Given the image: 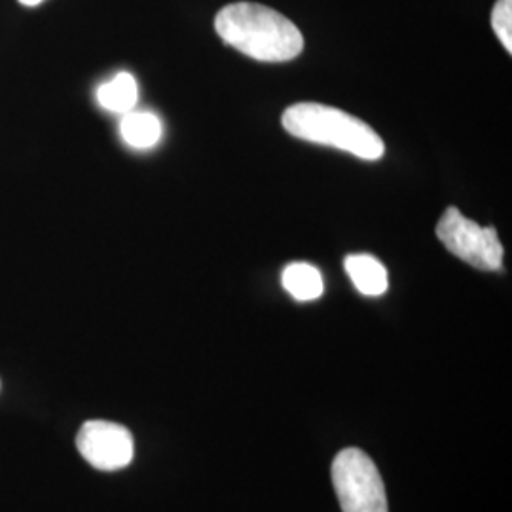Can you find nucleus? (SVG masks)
I'll list each match as a JSON object with an SVG mask.
<instances>
[{
  "mask_svg": "<svg viewBox=\"0 0 512 512\" xmlns=\"http://www.w3.org/2000/svg\"><path fill=\"white\" fill-rule=\"evenodd\" d=\"M215 29L228 46L256 61H291L304 48L302 33L291 19L253 2L224 6L215 18Z\"/></svg>",
  "mask_w": 512,
  "mask_h": 512,
  "instance_id": "nucleus-1",
  "label": "nucleus"
},
{
  "mask_svg": "<svg viewBox=\"0 0 512 512\" xmlns=\"http://www.w3.org/2000/svg\"><path fill=\"white\" fill-rule=\"evenodd\" d=\"M283 128L302 141L340 148L361 160L374 162L384 156V141L374 129L348 112L327 105H294L283 114Z\"/></svg>",
  "mask_w": 512,
  "mask_h": 512,
  "instance_id": "nucleus-2",
  "label": "nucleus"
},
{
  "mask_svg": "<svg viewBox=\"0 0 512 512\" xmlns=\"http://www.w3.org/2000/svg\"><path fill=\"white\" fill-rule=\"evenodd\" d=\"M332 484L344 512L389 511L380 471L359 448H346L334 458Z\"/></svg>",
  "mask_w": 512,
  "mask_h": 512,
  "instance_id": "nucleus-3",
  "label": "nucleus"
},
{
  "mask_svg": "<svg viewBox=\"0 0 512 512\" xmlns=\"http://www.w3.org/2000/svg\"><path fill=\"white\" fill-rule=\"evenodd\" d=\"M440 243L461 260L478 270L495 272L503 264V245L495 228H484L467 219L459 209L450 207L437 224Z\"/></svg>",
  "mask_w": 512,
  "mask_h": 512,
  "instance_id": "nucleus-4",
  "label": "nucleus"
},
{
  "mask_svg": "<svg viewBox=\"0 0 512 512\" xmlns=\"http://www.w3.org/2000/svg\"><path fill=\"white\" fill-rule=\"evenodd\" d=\"M76 446L80 456L99 471H120L135 454L133 437L124 425L112 421H86L78 431Z\"/></svg>",
  "mask_w": 512,
  "mask_h": 512,
  "instance_id": "nucleus-5",
  "label": "nucleus"
},
{
  "mask_svg": "<svg viewBox=\"0 0 512 512\" xmlns=\"http://www.w3.org/2000/svg\"><path fill=\"white\" fill-rule=\"evenodd\" d=\"M344 266L359 293L365 296H382L387 291V270L374 256L351 255L346 258Z\"/></svg>",
  "mask_w": 512,
  "mask_h": 512,
  "instance_id": "nucleus-6",
  "label": "nucleus"
},
{
  "mask_svg": "<svg viewBox=\"0 0 512 512\" xmlns=\"http://www.w3.org/2000/svg\"><path fill=\"white\" fill-rule=\"evenodd\" d=\"M120 133L129 147L145 150L158 145L162 139V122L156 114L147 110H131L122 118Z\"/></svg>",
  "mask_w": 512,
  "mask_h": 512,
  "instance_id": "nucleus-7",
  "label": "nucleus"
},
{
  "mask_svg": "<svg viewBox=\"0 0 512 512\" xmlns=\"http://www.w3.org/2000/svg\"><path fill=\"white\" fill-rule=\"evenodd\" d=\"M281 283H283L285 291L300 302L317 300L321 294L325 293L323 275L317 268H313L311 264H306V262L289 264L283 270Z\"/></svg>",
  "mask_w": 512,
  "mask_h": 512,
  "instance_id": "nucleus-8",
  "label": "nucleus"
},
{
  "mask_svg": "<svg viewBox=\"0 0 512 512\" xmlns=\"http://www.w3.org/2000/svg\"><path fill=\"white\" fill-rule=\"evenodd\" d=\"M97 101L105 110L128 114L139 101V86L133 74L118 73L97 90Z\"/></svg>",
  "mask_w": 512,
  "mask_h": 512,
  "instance_id": "nucleus-9",
  "label": "nucleus"
},
{
  "mask_svg": "<svg viewBox=\"0 0 512 512\" xmlns=\"http://www.w3.org/2000/svg\"><path fill=\"white\" fill-rule=\"evenodd\" d=\"M492 27L495 35L505 46V50L512 52V0H497L492 12Z\"/></svg>",
  "mask_w": 512,
  "mask_h": 512,
  "instance_id": "nucleus-10",
  "label": "nucleus"
},
{
  "mask_svg": "<svg viewBox=\"0 0 512 512\" xmlns=\"http://www.w3.org/2000/svg\"><path fill=\"white\" fill-rule=\"evenodd\" d=\"M23 6H38L40 2H44V0H19Z\"/></svg>",
  "mask_w": 512,
  "mask_h": 512,
  "instance_id": "nucleus-11",
  "label": "nucleus"
}]
</instances>
